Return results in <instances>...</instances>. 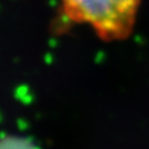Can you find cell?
Here are the masks:
<instances>
[{
  "mask_svg": "<svg viewBox=\"0 0 149 149\" xmlns=\"http://www.w3.org/2000/svg\"><path fill=\"white\" fill-rule=\"evenodd\" d=\"M67 24L87 25L103 41L125 40L137 21L141 0H60Z\"/></svg>",
  "mask_w": 149,
  "mask_h": 149,
  "instance_id": "6da1fadb",
  "label": "cell"
}]
</instances>
